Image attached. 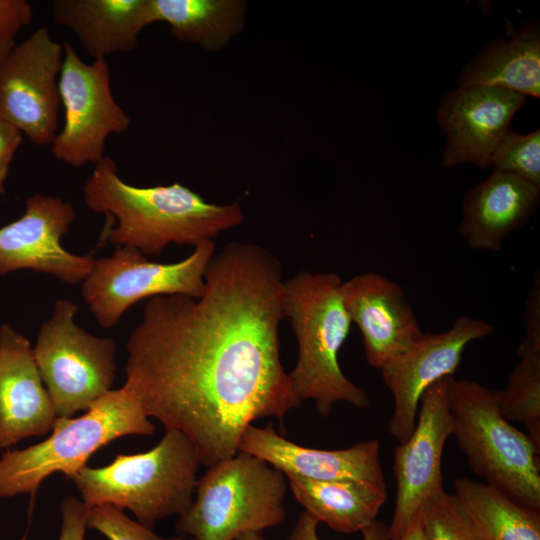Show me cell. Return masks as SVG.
I'll use <instances>...</instances> for the list:
<instances>
[{
  "mask_svg": "<svg viewBox=\"0 0 540 540\" xmlns=\"http://www.w3.org/2000/svg\"><path fill=\"white\" fill-rule=\"evenodd\" d=\"M280 261L254 243L215 253L198 298H149L126 343V382L148 417L182 432L210 467L234 456L255 420L302 401L281 362Z\"/></svg>",
  "mask_w": 540,
  "mask_h": 540,
  "instance_id": "1",
  "label": "cell"
},
{
  "mask_svg": "<svg viewBox=\"0 0 540 540\" xmlns=\"http://www.w3.org/2000/svg\"><path fill=\"white\" fill-rule=\"evenodd\" d=\"M89 210L106 216L102 239L132 248L144 256H160L169 244L196 247L239 226L244 214L238 202H207L189 187H137L118 174L117 164L104 157L82 187Z\"/></svg>",
  "mask_w": 540,
  "mask_h": 540,
  "instance_id": "2",
  "label": "cell"
},
{
  "mask_svg": "<svg viewBox=\"0 0 540 540\" xmlns=\"http://www.w3.org/2000/svg\"><path fill=\"white\" fill-rule=\"evenodd\" d=\"M341 278L332 272L302 270L284 282V319L298 344V359L289 375L296 396L313 400L327 417L343 401L367 408L366 391L340 368L338 353L352 325L341 296Z\"/></svg>",
  "mask_w": 540,
  "mask_h": 540,
  "instance_id": "3",
  "label": "cell"
},
{
  "mask_svg": "<svg viewBox=\"0 0 540 540\" xmlns=\"http://www.w3.org/2000/svg\"><path fill=\"white\" fill-rule=\"evenodd\" d=\"M200 465L188 437L168 429L151 450L118 454L103 467L85 466L71 480L88 506L128 509L137 522L153 529L157 521L189 509Z\"/></svg>",
  "mask_w": 540,
  "mask_h": 540,
  "instance_id": "4",
  "label": "cell"
},
{
  "mask_svg": "<svg viewBox=\"0 0 540 540\" xmlns=\"http://www.w3.org/2000/svg\"><path fill=\"white\" fill-rule=\"evenodd\" d=\"M148 418L127 383L99 397L81 416L57 417L48 438L2 454L0 498L22 494L34 498L43 480L56 472L71 479L110 442L127 435H152L155 426Z\"/></svg>",
  "mask_w": 540,
  "mask_h": 540,
  "instance_id": "5",
  "label": "cell"
},
{
  "mask_svg": "<svg viewBox=\"0 0 540 540\" xmlns=\"http://www.w3.org/2000/svg\"><path fill=\"white\" fill-rule=\"evenodd\" d=\"M448 394L452 435L473 472L517 503L540 510V450L502 416L499 391L451 376Z\"/></svg>",
  "mask_w": 540,
  "mask_h": 540,
  "instance_id": "6",
  "label": "cell"
},
{
  "mask_svg": "<svg viewBox=\"0 0 540 540\" xmlns=\"http://www.w3.org/2000/svg\"><path fill=\"white\" fill-rule=\"evenodd\" d=\"M285 477L266 461L238 451L197 480L196 499L179 516L176 532L194 540H235L279 525L286 517Z\"/></svg>",
  "mask_w": 540,
  "mask_h": 540,
  "instance_id": "7",
  "label": "cell"
},
{
  "mask_svg": "<svg viewBox=\"0 0 540 540\" xmlns=\"http://www.w3.org/2000/svg\"><path fill=\"white\" fill-rule=\"evenodd\" d=\"M77 312L73 301L58 299L32 348L57 417L86 411L111 390L116 376L115 340L81 328Z\"/></svg>",
  "mask_w": 540,
  "mask_h": 540,
  "instance_id": "8",
  "label": "cell"
},
{
  "mask_svg": "<svg viewBox=\"0 0 540 540\" xmlns=\"http://www.w3.org/2000/svg\"><path fill=\"white\" fill-rule=\"evenodd\" d=\"M215 251L214 241H205L178 262L158 263L135 249L117 246L110 256L95 259L82 282L81 296L97 323L111 328L143 299L174 294L200 297Z\"/></svg>",
  "mask_w": 540,
  "mask_h": 540,
  "instance_id": "9",
  "label": "cell"
},
{
  "mask_svg": "<svg viewBox=\"0 0 540 540\" xmlns=\"http://www.w3.org/2000/svg\"><path fill=\"white\" fill-rule=\"evenodd\" d=\"M63 45L59 92L64 123L51 143V152L72 167L95 166L105 157L108 136L125 133L131 118L113 97L107 61L88 64L69 43Z\"/></svg>",
  "mask_w": 540,
  "mask_h": 540,
  "instance_id": "10",
  "label": "cell"
},
{
  "mask_svg": "<svg viewBox=\"0 0 540 540\" xmlns=\"http://www.w3.org/2000/svg\"><path fill=\"white\" fill-rule=\"evenodd\" d=\"M63 57L64 45L41 26L0 62V119L35 145L51 144L59 131Z\"/></svg>",
  "mask_w": 540,
  "mask_h": 540,
  "instance_id": "11",
  "label": "cell"
},
{
  "mask_svg": "<svg viewBox=\"0 0 540 540\" xmlns=\"http://www.w3.org/2000/svg\"><path fill=\"white\" fill-rule=\"evenodd\" d=\"M450 377L438 380L424 392L412 433L395 448L396 502L389 526L391 540H400L426 501L443 490L442 454L452 435Z\"/></svg>",
  "mask_w": 540,
  "mask_h": 540,
  "instance_id": "12",
  "label": "cell"
},
{
  "mask_svg": "<svg viewBox=\"0 0 540 540\" xmlns=\"http://www.w3.org/2000/svg\"><path fill=\"white\" fill-rule=\"evenodd\" d=\"M75 219L73 205L61 197L29 196L23 215L0 227V276L32 270L70 285L82 283L92 270L94 255L71 253L61 243Z\"/></svg>",
  "mask_w": 540,
  "mask_h": 540,
  "instance_id": "13",
  "label": "cell"
},
{
  "mask_svg": "<svg viewBox=\"0 0 540 540\" xmlns=\"http://www.w3.org/2000/svg\"><path fill=\"white\" fill-rule=\"evenodd\" d=\"M493 331L492 325L482 319L459 316L444 332L423 333L406 352L380 370L394 400L389 433L399 444L415 427L424 392L454 374L470 342L488 337Z\"/></svg>",
  "mask_w": 540,
  "mask_h": 540,
  "instance_id": "14",
  "label": "cell"
},
{
  "mask_svg": "<svg viewBox=\"0 0 540 540\" xmlns=\"http://www.w3.org/2000/svg\"><path fill=\"white\" fill-rule=\"evenodd\" d=\"M524 103L525 96L501 87L458 86L449 92L436 113L438 124L447 135L443 166H492L496 147Z\"/></svg>",
  "mask_w": 540,
  "mask_h": 540,
  "instance_id": "15",
  "label": "cell"
},
{
  "mask_svg": "<svg viewBox=\"0 0 540 540\" xmlns=\"http://www.w3.org/2000/svg\"><path fill=\"white\" fill-rule=\"evenodd\" d=\"M341 296L373 368H384L423 334L402 287L383 275L368 272L342 281Z\"/></svg>",
  "mask_w": 540,
  "mask_h": 540,
  "instance_id": "16",
  "label": "cell"
},
{
  "mask_svg": "<svg viewBox=\"0 0 540 540\" xmlns=\"http://www.w3.org/2000/svg\"><path fill=\"white\" fill-rule=\"evenodd\" d=\"M238 451L266 461L285 476L318 481L361 480L386 485L378 439L362 441L345 449L321 450L285 439L272 424L264 428L252 424L242 434Z\"/></svg>",
  "mask_w": 540,
  "mask_h": 540,
  "instance_id": "17",
  "label": "cell"
},
{
  "mask_svg": "<svg viewBox=\"0 0 540 540\" xmlns=\"http://www.w3.org/2000/svg\"><path fill=\"white\" fill-rule=\"evenodd\" d=\"M57 418L30 341L9 324L0 325V449L43 436Z\"/></svg>",
  "mask_w": 540,
  "mask_h": 540,
  "instance_id": "18",
  "label": "cell"
},
{
  "mask_svg": "<svg viewBox=\"0 0 540 540\" xmlns=\"http://www.w3.org/2000/svg\"><path fill=\"white\" fill-rule=\"evenodd\" d=\"M539 200V187L495 169L464 195L459 232L469 247L498 252L503 241L530 220Z\"/></svg>",
  "mask_w": 540,
  "mask_h": 540,
  "instance_id": "19",
  "label": "cell"
},
{
  "mask_svg": "<svg viewBox=\"0 0 540 540\" xmlns=\"http://www.w3.org/2000/svg\"><path fill=\"white\" fill-rule=\"evenodd\" d=\"M54 21L68 28L94 60L133 51L154 23L151 0H54Z\"/></svg>",
  "mask_w": 540,
  "mask_h": 540,
  "instance_id": "20",
  "label": "cell"
},
{
  "mask_svg": "<svg viewBox=\"0 0 540 540\" xmlns=\"http://www.w3.org/2000/svg\"><path fill=\"white\" fill-rule=\"evenodd\" d=\"M305 512L340 533L362 531L387 500V485L361 480H309L286 476Z\"/></svg>",
  "mask_w": 540,
  "mask_h": 540,
  "instance_id": "21",
  "label": "cell"
},
{
  "mask_svg": "<svg viewBox=\"0 0 540 540\" xmlns=\"http://www.w3.org/2000/svg\"><path fill=\"white\" fill-rule=\"evenodd\" d=\"M459 86L501 87L540 97V27L525 23L510 41L495 38L462 69Z\"/></svg>",
  "mask_w": 540,
  "mask_h": 540,
  "instance_id": "22",
  "label": "cell"
},
{
  "mask_svg": "<svg viewBox=\"0 0 540 540\" xmlns=\"http://www.w3.org/2000/svg\"><path fill=\"white\" fill-rule=\"evenodd\" d=\"M153 22L170 34L209 52L223 49L245 25L244 0H151Z\"/></svg>",
  "mask_w": 540,
  "mask_h": 540,
  "instance_id": "23",
  "label": "cell"
},
{
  "mask_svg": "<svg viewBox=\"0 0 540 540\" xmlns=\"http://www.w3.org/2000/svg\"><path fill=\"white\" fill-rule=\"evenodd\" d=\"M454 496L483 540H540V510L467 477L453 481Z\"/></svg>",
  "mask_w": 540,
  "mask_h": 540,
  "instance_id": "24",
  "label": "cell"
},
{
  "mask_svg": "<svg viewBox=\"0 0 540 540\" xmlns=\"http://www.w3.org/2000/svg\"><path fill=\"white\" fill-rule=\"evenodd\" d=\"M519 362L499 391V408L508 421L525 425L527 435L540 450V344L526 339L517 348Z\"/></svg>",
  "mask_w": 540,
  "mask_h": 540,
  "instance_id": "25",
  "label": "cell"
},
{
  "mask_svg": "<svg viewBox=\"0 0 540 540\" xmlns=\"http://www.w3.org/2000/svg\"><path fill=\"white\" fill-rule=\"evenodd\" d=\"M427 540H483L453 494L444 489L423 505Z\"/></svg>",
  "mask_w": 540,
  "mask_h": 540,
  "instance_id": "26",
  "label": "cell"
},
{
  "mask_svg": "<svg viewBox=\"0 0 540 540\" xmlns=\"http://www.w3.org/2000/svg\"><path fill=\"white\" fill-rule=\"evenodd\" d=\"M492 165L540 188V131L517 134L509 130L492 155Z\"/></svg>",
  "mask_w": 540,
  "mask_h": 540,
  "instance_id": "27",
  "label": "cell"
},
{
  "mask_svg": "<svg viewBox=\"0 0 540 540\" xmlns=\"http://www.w3.org/2000/svg\"><path fill=\"white\" fill-rule=\"evenodd\" d=\"M87 528L98 531L108 540H194L180 534L173 537L159 536L153 529L130 519L123 510L111 505L90 507Z\"/></svg>",
  "mask_w": 540,
  "mask_h": 540,
  "instance_id": "28",
  "label": "cell"
},
{
  "mask_svg": "<svg viewBox=\"0 0 540 540\" xmlns=\"http://www.w3.org/2000/svg\"><path fill=\"white\" fill-rule=\"evenodd\" d=\"M90 506L67 496L61 503V525L58 540H84Z\"/></svg>",
  "mask_w": 540,
  "mask_h": 540,
  "instance_id": "29",
  "label": "cell"
},
{
  "mask_svg": "<svg viewBox=\"0 0 540 540\" xmlns=\"http://www.w3.org/2000/svg\"><path fill=\"white\" fill-rule=\"evenodd\" d=\"M31 18L32 8L26 0H0V44L14 41Z\"/></svg>",
  "mask_w": 540,
  "mask_h": 540,
  "instance_id": "30",
  "label": "cell"
},
{
  "mask_svg": "<svg viewBox=\"0 0 540 540\" xmlns=\"http://www.w3.org/2000/svg\"><path fill=\"white\" fill-rule=\"evenodd\" d=\"M318 520L305 511L300 514L287 540H320L317 527ZM362 540H391L389 526L375 520L362 531Z\"/></svg>",
  "mask_w": 540,
  "mask_h": 540,
  "instance_id": "31",
  "label": "cell"
},
{
  "mask_svg": "<svg viewBox=\"0 0 540 540\" xmlns=\"http://www.w3.org/2000/svg\"><path fill=\"white\" fill-rule=\"evenodd\" d=\"M22 133L0 119V194L5 191V181L14 154L22 143Z\"/></svg>",
  "mask_w": 540,
  "mask_h": 540,
  "instance_id": "32",
  "label": "cell"
},
{
  "mask_svg": "<svg viewBox=\"0 0 540 540\" xmlns=\"http://www.w3.org/2000/svg\"><path fill=\"white\" fill-rule=\"evenodd\" d=\"M524 328L526 340L540 344V276L539 272L526 300L524 308Z\"/></svg>",
  "mask_w": 540,
  "mask_h": 540,
  "instance_id": "33",
  "label": "cell"
},
{
  "mask_svg": "<svg viewBox=\"0 0 540 540\" xmlns=\"http://www.w3.org/2000/svg\"><path fill=\"white\" fill-rule=\"evenodd\" d=\"M421 509L416 514L409 529L406 531V533L400 540H427L423 528Z\"/></svg>",
  "mask_w": 540,
  "mask_h": 540,
  "instance_id": "34",
  "label": "cell"
},
{
  "mask_svg": "<svg viewBox=\"0 0 540 540\" xmlns=\"http://www.w3.org/2000/svg\"><path fill=\"white\" fill-rule=\"evenodd\" d=\"M235 540H267V539L264 538L260 532H247L240 535Z\"/></svg>",
  "mask_w": 540,
  "mask_h": 540,
  "instance_id": "35",
  "label": "cell"
},
{
  "mask_svg": "<svg viewBox=\"0 0 540 540\" xmlns=\"http://www.w3.org/2000/svg\"><path fill=\"white\" fill-rule=\"evenodd\" d=\"M14 45L15 41L0 44V62L4 59V57L8 54V52L13 48Z\"/></svg>",
  "mask_w": 540,
  "mask_h": 540,
  "instance_id": "36",
  "label": "cell"
}]
</instances>
